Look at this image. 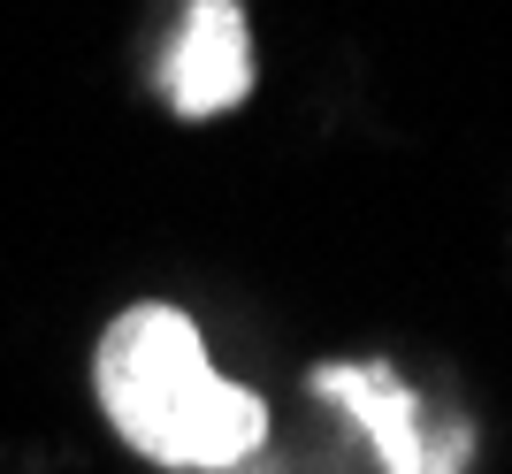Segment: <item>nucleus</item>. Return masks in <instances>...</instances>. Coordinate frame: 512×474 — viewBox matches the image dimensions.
I'll return each mask as SVG.
<instances>
[{
  "label": "nucleus",
  "mask_w": 512,
  "mask_h": 474,
  "mask_svg": "<svg viewBox=\"0 0 512 474\" xmlns=\"http://www.w3.org/2000/svg\"><path fill=\"white\" fill-rule=\"evenodd\" d=\"M92 383H100L115 436L130 452H146L153 467L222 474L268 444V406L214 375L192 314H176V306H130L100 337Z\"/></svg>",
  "instance_id": "obj_1"
},
{
  "label": "nucleus",
  "mask_w": 512,
  "mask_h": 474,
  "mask_svg": "<svg viewBox=\"0 0 512 474\" xmlns=\"http://www.w3.org/2000/svg\"><path fill=\"white\" fill-rule=\"evenodd\" d=\"M314 398L344 406L360 421V436L375 444L383 474H459L467 459V429L451 421L444 436H428V413L383 360H344V367H321L314 375Z\"/></svg>",
  "instance_id": "obj_2"
},
{
  "label": "nucleus",
  "mask_w": 512,
  "mask_h": 474,
  "mask_svg": "<svg viewBox=\"0 0 512 474\" xmlns=\"http://www.w3.org/2000/svg\"><path fill=\"white\" fill-rule=\"evenodd\" d=\"M253 92V31H245V8L237 0H192L184 8V31L169 46V100L176 115H207L237 108Z\"/></svg>",
  "instance_id": "obj_3"
}]
</instances>
